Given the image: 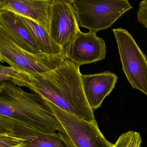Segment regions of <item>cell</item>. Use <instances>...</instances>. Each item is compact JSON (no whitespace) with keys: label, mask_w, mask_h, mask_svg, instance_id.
Here are the masks:
<instances>
[{"label":"cell","mask_w":147,"mask_h":147,"mask_svg":"<svg viewBox=\"0 0 147 147\" xmlns=\"http://www.w3.org/2000/svg\"><path fill=\"white\" fill-rule=\"evenodd\" d=\"M80 67L67 59L54 70L45 74L5 67L1 78V80L29 88L43 99L80 118L94 121V111L83 91Z\"/></svg>","instance_id":"obj_1"},{"label":"cell","mask_w":147,"mask_h":147,"mask_svg":"<svg viewBox=\"0 0 147 147\" xmlns=\"http://www.w3.org/2000/svg\"><path fill=\"white\" fill-rule=\"evenodd\" d=\"M0 116L43 132L65 134L61 124L41 96L8 81L0 82Z\"/></svg>","instance_id":"obj_2"},{"label":"cell","mask_w":147,"mask_h":147,"mask_svg":"<svg viewBox=\"0 0 147 147\" xmlns=\"http://www.w3.org/2000/svg\"><path fill=\"white\" fill-rule=\"evenodd\" d=\"M0 147H75L61 132L47 133L0 116Z\"/></svg>","instance_id":"obj_3"},{"label":"cell","mask_w":147,"mask_h":147,"mask_svg":"<svg viewBox=\"0 0 147 147\" xmlns=\"http://www.w3.org/2000/svg\"><path fill=\"white\" fill-rule=\"evenodd\" d=\"M79 26L97 33L132 8L127 0H71Z\"/></svg>","instance_id":"obj_4"},{"label":"cell","mask_w":147,"mask_h":147,"mask_svg":"<svg viewBox=\"0 0 147 147\" xmlns=\"http://www.w3.org/2000/svg\"><path fill=\"white\" fill-rule=\"evenodd\" d=\"M67 59L65 55L35 54L15 44L0 28V62H6L17 69L45 74L54 70Z\"/></svg>","instance_id":"obj_5"},{"label":"cell","mask_w":147,"mask_h":147,"mask_svg":"<svg viewBox=\"0 0 147 147\" xmlns=\"http://www.w3.org/2000/svg\"><path fill=\"white\" fill-rule=\"evenodd\" d=\"M122 69L134 89L147 96V59L130 33L124 29L113 30Z\"/></svg>","instance_id":"obj_6"},{"label":"cell","mask_w":147,"mask_h":147,"mask_svg":"<svg viewBox=\"0 0 147 147\" xmlns=\"http://www.w3.org/2000/svg\"><path fill=\"white\" fill-rule=\"evenodd\" d=\"M44 100L53 111L75 147H113V144L104 136L96 120L82 119Z\"/></svg>","instance_id":"obj_7"},{"label":"cell","mask_w":147,"mask_h":147,"mask_svg":"<svg viewBox=\"0 0 147 147\" xmlns=\"http://www.w3.org/2000/svg\"><path fill=\"white\" fill-rule=\"evenodd\" d=\"M80 30L71 0H54L51 8L49 34L64 55Z\"/></svg>","instance_id":"obj_8"},{"label":"cell","mask_w":147,"mask_h":147,"mask_svg":"<svg viewBox=\"0 0 147 147\" xmlns=\"http://www.w3.org/2000/svg\"><path fill=\"white\" fill-rule=\"evenodd\" d=\"M106 48L105 40L97 36V33L91 31L84 33L80 30L65 55L67 59L80 66L105 59Z\"/></svg>","instance_id":"obj_9"},{"label":"cell","mask_w":147,"mask_h":147,"mask_svg":"<svg viewBox=\"0 0 147 147\" xmlns=\"http://www.w3.org/2000/svg\"><path fill=\"white\" fill-rule=\"evenodd\" d=\"M54 0H0V10L31 20L50 33V11Z\"/></svg>","instance_id":"obj_10"},{"label":"cell","mask_w":147,"mask_h":147,"mask_svg":"<svg viewBox=\"0 0 147 147\" xmlns=\"http://www.w3.org/2000/svg\"><path fill=\"white\" fill-rule=\"evenodd\" d=\"M118 79L115 74L109 71L82 74L83 91L88 105L93 111L101 107L103 100L115 88Z\"/></svg>","instance_id":"obj_11"},{"label":"cell","mask_w":147,"mask_h":147,"mask_svg":"<svg viewBox=\"0 0 147 147\" xmlns=\"http://www.w3.org/2000/svg\"><path fill=\"white\" fill-rule=\"evenodd\" d=\"M0 28L15 44L23 49L35 54L42 53L29 31L15 13L0 10Z\"/></svg>","instance_id":"obj_12"},{"label":"cell","mask_w":147,"mask_h":147,"mask_svg":"<svg viewBox=\"0 0 147 147\" xmlns=\"http://www.w3.org/2000/svg\"><path fill=\"white\" fill-rule=\"evenodd\" d=\"M16 15L29 31L42 53L50 55H65L62 48L53 41L49 33L44 28L31 20Z\"/></svg>","instance_id":"obj_13"},{"label":"cell","mask_w":147,"mask_h":147,"mask_svg":"<svg viewBox=\"0 0 147 147\" xmlns=\"http://www.w3.org/2000/svg\"><path fill=\"white\" fill-rule=\"evenodd\" d=\"M142 142L140 133L130 131L122 134L113 147H141Z\"/></svg>","instance_id":"obj_14"},{"label":"cell","mask_w":147,"mask_h":147,"mask_svg":"<svg viewBox=\"0 0 147 147\" xmlns=\"http://www.w3.org/2000/svg\"><path fill=\"white\" fill-rule=\"evenodd\" d=\"M138 21L147 29V0L141 1L137 12Z\"/></svg>","instance_id":"obj_15"}]
</instances>
